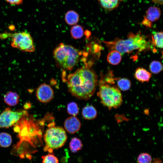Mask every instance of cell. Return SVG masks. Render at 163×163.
Wrapping results in <instances>:
<instances>
[{"mask_svg": "<svg viewBox=\"0 0 163 163\" xmlns=\"http://www.w3.org/2000/svg\"><path fill=\"white\" fill-rule=\"evenodd\" d=\"M28 114L22 117L17 123L20 129L18 133L19 141L13 147L12 153L21 158L30 157L35 152L34 149L40 145L41 131L39 129L36 121Z\"/></svg>", "mask_w": 163, "mask_h": 163, "instance_id": "cell-1", "label": "cell"}, {"mask_svg": "<svg viewBox=\"0 0 163 163\" xmlns=\"http://www.w3.org/2000/svg\"><path fill=\"white\" fill-rule=\"evenodd\" d=\"M98 77L93 69L82 67L68 75L67 83L68 91L78 99L87 100L94 94Z\"/></svg>", "mask_w": 163, "mask_h": 163, "instance_id": "cell-2", "label": "cell"}, {"mask_svg": "<svg viewBox=\"0 0 163 163\" xmlns=\"http://www.w3.org/2000/svg\"><path fill=\"white\" fill-rule=\"evenodd\" d=\"M103 42L110 51L116 50L121 54L130 53L136 50H138L139 52L151 48L146 37L140 31L136 34L129 33L126 39L117 38L112 41Z\"/></svg>", "mask_w": 163, "mask_h": 163, "instance_id": "cell-3", "label": "cell"}, {"mask_svg": "<svg viewBox=\"0 0 163 163\" xmlns=\"http://www.w3.org/2000/svg\"><path fill=\"white\" fill-rule=\"evenodd\" d=\"M53 56L57 65L62 69L71 70L78 63L79 53L73 46L60 43L54 49Z\"/></svg>", "mask_w": 163, "mask_h": 163, "instance_id": "cell-4", "label": "cell"}, {"mask_svg": "<svg viewBox=\"0 0 163 163\" xmlns=\"http://www.w3.org/2000/svg\"><path fill=\"white\" fill-rule=\"evenodd\" d=\"M97 95L101 103L109 110L117 108L123 102L122 95L118 88L115 86H111L101 79L100 82Z\"/></svg>", "mask_w": 163, "mask_h": 163, "instance_id": "cell-5", "label": "cell"}, {"mask_svg": "<svg viewBox=\"0 0 163 163\" xmlns=\"http://www.w3.org/2000/svg\"><path fill=\"white\" fill-rule=\"evenodd\" d=\"M45 145L44 151L52 153L53 149L62 147L66 142L67 136L64 129L59 126H52L48 128L43 136Z\"/></svg>", "mask_w": 163, "mask_h": 163, "instance_id": "cell-6", "label": "cell"}, {"mask_svg": "<svg viewBox=\"0 0 163 163\" xmlns=\"http://www.w3.org/2000/svg\"><path fill=\"white\" fill-rule=\"evenodd\" d=\"M8 37L12 38L11 45L13 47L24 52H33L35 51L33 39L28 33L5 32L0 34V38L4 39Z\"/></svg>", "mask_w": 163, "mask_h": 163, "instance_id": "cell-7", "label": "cell"}, {"mask_svg": "<svg viewBox=\"0 0 163 163\" xmlns=\"http://www.w3.org/2000/svg\"><path fill=\"white\" fill-rule=\"evenodd\" d=\"M28 114L24 110L14 111L6 108L0 114V128H8L16 124L23 116Z\"/></svg>", "mask_w": 163, "mask_h": 163, "instance_id": "cell-8", "label": "cell"}, {"mask_svg": "<svg viewBox=\"0 0 163 163\" xmlns=\"http://www.w3.org/2000/svg\"><path fill=\"white\" fill-rule=\"evenodd\" d=\"M37 99L42 103H47L50 101L54 97L53 90L49 85L43 84L37 88L36 92Z\"/></svg>", "mask_w": 163, "mask_h": 163, "instance_id": "cell-9", "label": "cell"}, {"mask_svg": "<svg viewBox=\"0 0 163 163\" xmlns=\"http://www.w3.org/2000/svg\"><path fill=\"white\" fill-rule=\"evenodd\" d=\"M161 11L157 7H150L146 11L142 23L146 27H151L152 23L158 20L160 17Z\"/></svg>", "mask_w": 163, "mask_h": 163, "instance_id": "cell-10", "label": "cell"}, {"mask_svg": "<svg viewBox=\"0 0 163 163\" xmlns=\"http://www.w3.org/2000/svg\"><path fill=\"white\" fill-rule=\"evenodd\" d=\"M81 126V122L76 117L73 116L66 119L64 122V127L70 133H74L78 131Z\"/></svg>", "mask_w": 163, "mask_h": 163, "instance_id": "cell-11", "label": "cell"}, {"mask_svg": "<svg viewBox=\"0 0 163 163\" xmlns=\"http://www.w3.org/2000/svg\"><path fill=\"white\" fill-rule=\"evenodd\" d=\"M151 76V73L142 68H137L134 74V77L137 80L142 82H148Z\"/></svg>", "mask_w": 163, "mask_h": 163, "instance_id": "cell-12", "label": "cell"}, {"mask_svg": "<svg viewBox=\"0 0 163 163\" xmlns=\"http://www.w3.org/2000/svg\"><path fill=\"white\" fill-rule=\"evenodd\" d=\"M19 96L15 92L10 91L4 96V102L10 106H14L17 105L19 102Z\"/></svg>", "mask_w": 163, "mask_h": 163, "instance_id": "cell-13", "label": "cell"}, {"mask_svg": "<svg viewBox=\"0 0 163 163\" xmlns=\"http://www.w3.org/2000/svg\"><path fill=\"white\" fill-rule=\"evenodd\" d=\"M65 20L66 24L70 25L76 24L79 20V16L78 13L73 10L68 11L65 14Z\"/></svg>", "mask_w": 163, "mask_h": 163, "instance_id": "cell-14", "label": "cell"}, {"mask_svg": "<svg viewBox=\"0 0 163 163\" xmlns=\"http://www.w3.org/2000/svg\"><path fill=\"white\" fill-rule=\"evenodd\" d=\"M82 114L86 119L91 120L95 119L97 116V112L95 107L92 105H88L83 109Z\"/></svg>", "mask_w": 163, "mask_h": 163, "instance_id": "cell-15", "label": "cell"}, {"mask_svg": "<svg viewBox=\"0 0 163 163\" xmlns=\"http://www.w3.org/2000/svg\"><path fill=\"white\" fill-rule=\"evenodd\" d=\"M121 59V54L116 50L110 51L107 54V62L113 65L119 64L120 62Z\"/></svg>", "mask_w": 163, "mask_h": 163, "instance_id": "cell-16", "label": "cell"}, {"mask_svg": "<svg viewBox=\"0 0 163 163\" xmlns=\"http://www.w3.org/2000/svg\"><path fill=\"white\" fill-rule=\"evenodd\" d=\"M101 6L104 8L112 10L119 5L120 0H98Z\"/></svg>", "mask_w": 163, "mask_h": 163, "instance_id": "cell-17", "label": "cell"}, {"mask_svg": "<svg viewBox=\"0 0 163 163\" xmlns=\"http://www.w3.org/2000/svg\"><path fill=\"white\" fill-rule=\"evenodd\" d=\"M70 34L72 37L74 39H80L83 35V28L80 25H74L71 28Z\"/></svg>", "mask_w": 163, "mask_h": 163, "instance_id": "cell-18", "label": "cell"}, {"mask_svg": "<svg viewBox=\"0 0 163 163\" xmlns=\"http://www.w3.org/2000/svg\"><path fill=\"white\" fill-rule=\"evenodd\" d=\"M12 139L11 135L5 132L0 133V145L2 147H9L12 143Z\"/></svg>", "mask_w": 163, "mask_h": 163, "instance_id": "cell-19", "label": "cell"}, {"mask_svg": "<svg viewBox=\"0 0 163 163\" xmlns=\"http://www.w3.org/2000/svg\"><path fill=\"white\" fill-rule=\"evenodd\" d=\"M163 32L154 33L152 36V43L153 45L160 48H163Z\"/></svg>", "mask_w": 163, "mask_h": 163, "instance_id": "cell-20", "label": "cell"}, {"mask_svg": "<svg viewBox=\"0 0 163 163\" xmlns=\"http://www.w3.org/2000/svg\"><path fill=\"white\" fill-rule=\"evenodd\" d=\"M82 144L81 140L76 137L72 138L69 144L70 151L73 153H75L80 150L82 148Z\"/></svg>", "mask_w": 163, "mask_h": 163, "instance_id": "cell-21", "label": "cell"}, {"mask_svg": "<svg viewBox=\"0 0 163 163\" xmlns=\"http://www.w3.org/2000/svg\"><path fill=\"white\" fill-rule=\"evenodd\" d=\"M117 85L120 89L123 91H125L130 89L131 83L129 79L126 78H122L118 80Z\"/></svg>", "mask_w": 163, "mask_h": 163, "instance_id": "cell-22", "label": "cell"}, {"mask_svg": "<svg viewBox=\"0 0 163 163\" xmlns=\"http://www.w3.org/2000/svg\"><path fill=\"white\" fill-rule=\"evenodd\" d=\"M149 68L151 72L155 74H158L163 69L162 65L159 61H153L150 64Z\"/></svg>", "mask_w": 163, "mask_h": 163, "instance_id": "cell-23", "label": "cell"}, {"mask_svg": "<svg viewBox=\"0 0 163 163\" xmlns=\"http://www.w3.org/2000/svg\"><path fill=\"white\" fill-rule=\"evenodd\" d=\"M67 111L69 114L73 116L77 115L79 109L77 104L73 102L69 103L67 106Z\"/></svg>", "mask_w": 163, "mask_h": 163, "instance_id": "cell-24", "label": "cell"}, {"mask_svg": "<svg viewBox=\"0 0 163 163\" xmlns=\"http://www.w3.org/2000/svg\"><path fill=\"white\" fill-rule=\"evenodd\" d=\"M42 163H58L57 158L52 153L42 156Z\"/></svg>", "mask_w": 163, "mask_h": 163, "instance_id": "cell-25", "label": "cell"}, {"mask_svg": "<svg viewBox=\"0 0 163 163\" xmlns=\"http://www.w3.org/2000/svg\"><path fill=\"white\" fill-rule=\"evenodd\" d=\"M152 160L151 156L146 153L140 154L137 158L138 163H151Z\"/></svg>", "mask_w": 163, "mask_h": 163, "instance_id": "cell-26", "label": "cell"}, {"mask_svg": "<svg viewBox=\"0 0 163 163\" xmlns=\"http://www.w3.org/2000/svg\"><path fill=\"white\" fill-rule=\"evenodd\" d=\"M7 3L12 5H19L22 4L23 0H5Z\"/></svg>", "mask_w": 163, "mask_h": 163, "instance_id": "cell-27", "label": "cell"}, {"mask_svg": "<svg viewBox=\"0 0 163 163\" xmlns=\"http://www.w3.org/2000/svg\"><path fill=\"white\" fill-rule=\"evenodd\" d=\"M153 2L157 4L162 5L163 0H151Z\"/></svg>", "mask_w": 163, "mask_h": 163, "instance_id": "cell-28", "label": "cell"}, {"mask_svg": "<svg viewBox=\"0 0 163 163\" xmlns=\"http://www.w3.org/2000/svg\"><path fill=\"white\" fill-rule=\"evenodd\" d=\"M153 163H161V161L160 160L158 159H155Z\"/></svg>", "mask_w": 163, "mask_h": 163, "instance_id": "cell-29", "label": "cell"}]
</instances>
